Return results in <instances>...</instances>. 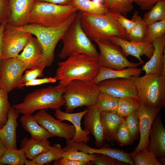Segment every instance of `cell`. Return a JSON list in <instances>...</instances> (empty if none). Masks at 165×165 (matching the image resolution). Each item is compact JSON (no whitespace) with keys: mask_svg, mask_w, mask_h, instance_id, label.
Wrapping results in <instances>:
<instances>
[{"mask_svg":"<svg viewBox=\"0 0 165 165\" xmlns=\"http://www.w3.org/2000/svg\"><path fill=\"white\" fill-rule=\"evenodd\" d=\"M77 13H74L62 24L55 27H46L36 24H27L19 27L6 25V27L13 31L26 32L35 36L42 47L43 53L33 67H37L44 69L52 65L56 46L61 40L64 32L75 19Z\"/></svg>","mask_w":165,"mask_h":165,"instance_id":"1","label":"cell"},{"mask_svg":"<svg viewBox=\"0 0 165 165\" xmlns=\"http://www.w3.org/2000/svg\"><path fill=\"white\" fill-rule=\"evenodd\" d=\"M98 57L84 54H75L58 63L55 77L63 86L75 80L93 82L99 66Z\"/></svg>","mask_w":165,"mask_h":165,"instance_id":"2","label":"cell"},{"mask_svg":"<svg viewBox=\"0 0 165 165\" xmlns=\"http://www.w3.org/2000/svg\"><path fill=\"white\" fill-rule=\"evenodd\" d=\"M64 92L63 86L60 84L50 86L28 94L22 102L13 106L23 115H32L35 111L42 109L55 110L65 105Z\"/></svg>","mask_w":165,"mask_h":165,"instance_id":"3","label":"cell"},{"mask_svg":"<svg viewBox=\"0 0 165 165\" xmlns=\"http://www.w3.org/2000/svg\"><path fill=\"white\" fill-rule=\"evenodd\" d=\"M79 12L81 26L91 41L109 39L112 36L127 40L126 30L112 17L109 12L105 15Z\"/></svg>","mask_w":165,"mask_h":165,"instance_id":"4","label":"cell"},{"mask_svg":"<svg viewBox=\"0 0 165 165\" xmlns=\"http://www.w3.org/2000/svg\"><path fill=\"white\" fill-rule=\"evenodd\" d=\"M64 45L58 55L65 59L72 55L84 54L98 58L96 46L82 30L80 22V12L64 32L62 37Z\"/></svg>","mask_w":165,"mask_h":165,"instance_id":"5","label":"cell"},{"mask_svg":"<svg viewBox=\"0 0 165 165\" xmlns=\"http://www.w3.org/2000/svg\"><path fill=\"white\" fill-rule=\"evenodd\" d=\"M78 11L71 4L61 5L35 1L27 18L26 24H36L50 28L57 27Z\"/></svg>","mask_w":165,"mask_h":165,"instance_id":"6","label":"cell"},{"mask_svg":"<svg viewBox=\"0 0 165 165\" xmlns=\"http://www.w3.org/2000/svg\"><path fill=\"white\" fill-rule=\"evenodd\" d=\"M132 79L142 104L161 109L165 106V75L151 74Z\"/></svg>","mask_w":165,"mask_h":165,"instance_id":"7","label":"cell"},{"mask_svg":"<svg viewBox=\"0 0 165 165\" xmlns=\"http://www.w3.org/2000/svg\"><path fill=\"white\" fill-rule=\"evenodd\" d=\"M63 87V97L67 113L79 107L95 104L100 92L98 85L93 82L78 80L72 81Z\"/></svg>","mask_w":165,"mask_h":165,"instance_id":"8","label":"cell"},{"mask_svg":"<svg viewBox=\"0 0 165 165\" xmlns=\"http://www.w3.org/2000/svg\"><path fill=\"white\" fill-rule=\"evenodd\" d=\"M94 41L100 51L97 61L99 67L120 70L128 67H138L142 64L140 62L135 63L129 61L120 47L109 39Z\"/></svg>","mask_w":165,"mask_h":165,"instance_id":"9","label":"cell"},{"mask_svg":"<svg viewBox=\"0 0 165 165\" xmlns=\"http://www.w3.org/2000/svg\"><path fill=\"white\" fill-rule=\"evenodd\" d=\"M28 66L17 57L2 60L0 66V88L8 93L17 88Z\"/></svg>","mask_w":165,"mask_h":165,"instance_id":"10","label":"cell"},{"mask_svg":"<svg viewBox=\"0 0 165 165\" xmlns=\"http://www.w3.org/2000/svg\"><path fill=\"white\" fill-rule=\"evenodd\" d=\"M33 116L52 137L57 136L69 140L75 135V130L73 125L62 122L48 113L46 110H39Z\"/></svg>","mask_w":165,"mask_h":165,"instance_id":"11","label":"cell"},{"mask_svg":"<svg viewBox=\"0 0 165 165\" xmlns=\"http://www.w3.org/2000/svg\"><path fill=\"white\" fill-rule=\"evenodd\" d=\"M32 35L24 31H13L6 27L2 37V60L17 57Z\"/></svg>","mask_w":165,"mask_h":165,"instance_id":"12","label":"cell"},{"mask_svg":"<svg viewBox=\"0 0 165 165\" xmlns=\"http://www.w3.org/2000/svg\"><path fill=\"white\" fill-rule=\"evenodd\" d=\"M100 92L118 98L137 97V91L132 78H120L104 80L98 85Z\"/></svg>","mask_w":165,"mask_h":165,"instance_id":"13","label":"cell"},{"mask_svg":"<svg viewBox=\"0 0 165 165\" xmlns=\"http://www.w3.org/2000/svg\"><path fill=\"white\" fill-rule=\"evenodd\" d=\"M161 109L145 105L141 103L137 110L140 137L139 143L134 151L147 149L149 134L153 122Z\"/></svg>","mask_w":165,"mask_h":165,"instance_id":"14","label":"cell"},{"mask_svg":"<svg viewBox=\"0 0 165 165\" xmlns=\"http://www.w3.org/2000/svg\"><path fill=\"white\" fill-rule=\"evenodd\" d=\"M147 150L160 162L165 160V129L159 113L155 118L150 131Z\"/></svg>","mask_w":165,"mask_h":165,"instance_id":"15","label":"cell"},{"mask_svg":"<svg viewBox=\"0 0 165 165\" xmlns=\"http://www.w3.org/2000/svg\"><path fill=\"white\" fill-rule=\"evenodd\" d=\"M119 46L126 57L131 55L135 57L142 64L144 62L141 56L145 55L149 59L152 56L154 48L152 43L146 42H136L129 41L116 36H112L109 39Z\"/></svg>","mask_w":165,"mask_h":165,"instance_id":"16","label":"cell"},{"mask_svg":"<svg viewBox=\"0 0 165 165\" xmlns=\"http://www.w3.org/2000/svg\"><path fill=\"white\" fill-rule=\"evenodd\" d=\"M87 111L84 115V130L94 137L96 146L101 147L105 140L101 119V112L95 104L87 107Z\"/></svg>","mask_w":165,"mask_h":165,"instance_id":"17","label":"cell"},{"mask_svg":"<svg viewBox=\"0 0 165 165\" xmlns=\"http://www.w3.org/2000/svg\"><path fill=\"white\" fill-rule=\"evenodd\" d=\"M154 50L149 60L142 66L145 75L161 74L165 75V35L160 37L152 43Z\"/></svg>","mask_w":165,"mask_h":165,"instance_id":"18","label":"cell"},{"mask_svg":"<svg viewBox=\"0 0 165 165\" xmlns=\"http://www.w3.org/2000/svg\"><path fill=\"white\" fill-rule=\"evenodd\" d=\"M35 0H10V13L7 25L19 27L26 24V21Z\"/></svg>","mask_w":165,"mask_h":165,"instance_id":"19","label":"cell"},{"mask_svg":"<svg viewBox=\"0 0 165 165\" xmlns=\"http://www.w3.org/2000/svg\"><path fill=\"white\" fill-rule=\"evenodd\" d=\"M19 113L12 106L8 114L6 123L0 128V139L6 149H17L16 130Z\"/></svg>","mask_w":165,"mask_h":165,"instance_id":"20","label":"cell"},{"mask_svg":"<svg viewBox=\"0 0 165 165\" xmlns=\"http://www.w3.org/2000/svg\"><path fill=\"white\" fill-rule=\"evenodd\" d=\"M87 111H84L75 113H67L62 111L60 108L55 109V116L60 121L64 120L71 123L75 127V133L74 137L71 139L75 142H84L86 143L90 141L89 133L82 130L81 126V120Z\"/></svg>","mask_w":165,"mask_h":165,"instance_id":"21","label":"cell"},{"mask_svg":"<svg viewBox=\"0 0 165 165\" xmlns=\"http://www.w3.org/2000/svg\"><path fill=\"white\" fill-rule=\"evenodd\" d=\"M73 145L78 150L88 154H105L128 165H134L131 153H127L122 150L111 148L108 144L103 145L99 149L91 148L84 142H73Z\"/></svg>","mask_w":165,"mask_h":165,"instance_id":"22","label":"cell"},{"mask_svg":"<svg viewBox=\"0 0 165 165\" xmlns=\"http://www.w3.org/2000/svg\"><path fill=\"white\" fill-rule=\"evenodd\" d=\"M23 52L17 58L26 64L28 69L33 67L42 56L43 51L37 38L32 36L28 41Z\"/></svg>","mask_w":165,"mask_h":165,"instance_id":"23","label":"cell"},{"mask_svg":"<svg viewBox=\"0 0 165 165\" xmlns=\"http://www.w3.org/2000/svg\"><path fill=\"white\" fill-rule=\"evenodd\" d=\"M142 71L141 68L137 67H130L117 70L99 67L98 74L93 82L98 85L100 82L105 79L120 78H132L134 76H140Z\"/></svg>","mask_w":165,"mask_h":165,"instance_id":"24","label":"cell"},{"mask_svg":"<svg viewBox=\"0 0 165 165\" xmlns=\"http://www.w3.org/2000/svg\"><path fill=\"white\" fill-rule=\"evenodd\" d=\"M20 121L24 130L30 134L31 139L35 141L52 137V136L39 124L32 115H23Z\"/></svg>","mask_w":165,"mask_h":165,"instance_id":"25","label":"cell"},{"mask_svg":"<svg viewBox=\"0 0 165 165\" xmlns=\"http://www.w3.org/2000/svg\"><path fill=\"white\" fill-rule=\"evenodd\" d=\"M101 119L105 140L108 142L115 141L114 134L124 118L116 112H101Z\"/></svg>","mask_w":165,"mask_h":165,"instance_id":"26","label":"cell"},{"mask_svg":"<svg viewBox=\"0 0 165 165\" xmlns=\"http://www.w3.org/2000/svg\"><path fill=\"white\" fill-rule=\"evenodd\" d=\"M48 138L35 141L25 137L21 141L20 148L23 149L27 158L32 160L48 150L51 146Z\"/></svg>","mask_w":165,"mask_h":165,"instance_id":"27","label":"cell"},{"mask_svg":"<svg viewBox=\"0 0 165 165\" xmlns=\"http://www.w3.org/2000/svg\"><path fill=\"white\" fill-rule=\"evenodd\" d=\"M79 11L99 15H105L109 12L103 3L90 0H72L71 4Z\"/></svg>","mask_w":165,"mask_h":165,"instance_id":"28","label":"cell"},{"mask_svg":"<svg viewBox=\"0 0 165 165\" xmlns=\"http://www.w3.org/2000/svg\"><path fill=\"white\" fill-rule=\"evenodd\" d=\"M131 20L135 23L133 28L128 33H127V40L136 42H145L147 25L143 18L135 11L133 15Z\"/></svg>","mask_w":165,"mask_h":165,"instance_id":"29","label":"cell"},{"mask_svg":"<svg viewBox=\"0 0 165 165\" xmlns=\"http://www.w3.org/2000/svg\"><path fill=\"white\" fill-rule=\"evenodd\" d=\"M141 104V103L138 97L119 98L116 112L120 116L124 118L137 110Z\"/></svg>","mask_w":165,"mask_h":165,"instance_id":"30","label":"cell"},{"mask_svg":"<svg viewBox=\"0 0 165 165\" xmlns=\"http://www.w3.org/2000/svg\"><path fill=\"white\" fill-rule=\"evenodd\" d=\"M27 158L22 149H6L0 159V165H23Z\"/></svg>","mask_w":165,"mask_h":165,"instance_id":"31","label":"cell"},{"mask_svg":"<svg viewBox=\"0 0 165 165\" xmlns=\"http://www.w3.org/2000/svg\"><path fill=\"white\" fill-rule=\"evenodd\" d=\"M66 145L63 148L62 157L72 160L85 162L94 160L95 154H88L78 150L66 140Z\"/></svg>","mask_w":165,"mask_h":165,"instance_id":"32","label":"cell"},{"mask_svg":"<svg viewBox=\"0 0 165 165\" xmlns=\"http://www.w3.org/2000/svg\"><path fill=\"white\" fill-rule=\"evenodd\" d=\"M133 0H104L103 4L110 12L126 16L134 8Z\"/></svg>","mask_w":165,"mask_h":165,"instance_id":"33","label":"cell"},{"mask_svg":"<svg viewBox=\"0 0 165 165\" xmlns=\"http://www.w3.org/2000/svg\"><path fill=\"white\" fill-rule=\"evenodd\" d=\"M119 99L100 92L95 104L101 112H116Z\"/></svg>","mask_w":165,"mask_h":165,"instance_id":"34","label":"cell"},{"mask_svg":"<svg viewBox=\"0 0 165 165\" xmlns=\"http://www.w3.org/2000/svg\"><path fill=\"white\" fill-rule=\"evenodd\" d=\"M63 148L58 144H55L50 148L32 160L38 165L49 164L62 157Z\"/></svg>","mask_w":165,"mask_h":165,"instance_id":"35","label":"cell"},{"mask_svg":"<svg viewBox=\"0 0 165 165\" xmlns=\"http://www.w3.org/2000/svg\"><path fill=\"white\" fill-rule=\"evenodd\" d=\"M134 165H162L152 152L147 149L131 153Z\"/></svg>","mask_w":165,"mask_h":165,"instance_id":"36","label":"cell"},{"mask_svg":"<svg viewBox=\"0 0 165 165\" xmlns=\"http://www.w3.org/2000/svg\"><path fill=\"white\" fill-rule=\"evenodd\" d=\"M144 15L146 24H151L165 19V1L157 2Z\"/></svg>","mask_w":165,"mask_h":165,"instance_id":"37","label":"cell"},{"mask_svg":"<svg viewBox=\"0 0 165 165\" xmlns=\"http://www.w3.org/2000/svg\"><path fill=\"white\" fill-rule=\"evenodd\" d=\"M165 35V19L147 25L145 42L152 43L157 38Z\"/></svg>","mask_w":165,"mask_h":165,"instance_id":"38","label":"cell"},{"mask_svg":"<svg viewBox=\"0 0 165 165\" xmlns=\"http://www.w3.org/2000/svg\"><path fill=\"white\" fill-rule=\"evenodd\" d=\"M114 138L115 141L121 146L130 145L134 142L126 126L124 118L116 130Z\"/></svg>","mask_w":165,"mask_h":165,"instance_id":"39","label":"cell"},{"mask_svg":"<svg viewBox=\"0 0 165 165\" xmlns=\"http://www.w3.org/2000/svg\"><path fill=\"white\" fill-rule=\"evenodd\" d=\"M8 93L0 88V128L6 123L8 114L11 107L9 101Z\"/></svg>","mask_w":165,"mask_h":165,"instance_id":"40","label":"cell"},{"mask_svg":"<svg viewBox=\"0 0 165 165\" xmlns=\"http://www.w3.org/2000/svg\"><path fill=\"white\" fill-rule=\"evenodd\" d=\"M126 126L129 134L134 141L139 131V123L137 110L124 117Z\"/></svg>","mask_w":165,"mask_h":165,"instance_id":"41","label":"cell"},{"mask_svg":"<svg viewBox=\"0 0 165 165\" xmlns=\"http://www.w3.org/2000/svg\"><path fill=\"white\" fill-rule=\"evenodd\" d=\"M43 70V69L37 67L26 70L20 81L17 88L22 89L24 88L23 85L27 82L38 77H43L44 76Z\"/></svg>","mask_w":165,"mask_h":165,"instance_id":"42","label":"cell"},{"mask_svg":"<svg viewBox=\"0 0 165 165\" xmlns=\"http://www.w3.org/2000/svg\"><path fill=\"white\" fill-rule=\"evenodd\" d=\"M95 154L94 160L90 162V165H128L105 154L101 153H95Z\"/></svg>","mask_w":165,"mask_h":165,"instance_id":"43","label":"cell"},{"mask_svg":"<svg viewBox=\"0 0 165 165\" xmlns=\"http://www.w3.org/2000/svg\"><path fill=\"white\" fill-rule=\"evenodd\" d=\"M109 13L125 29L127 33H129L135 25V23L133 21L127 19L125 16L120 13H113L110 11Z\"/></svg>","mask_w":165,"mask_h":165,"instance_id":"44","label":"cell"},{"mask_svg":"<svg viewBox=\"0 0 165 165\" xmlns=\"http://www.w3.org/2000/svg\"><path fill=\"white\" fill-rule=\"evenodd\" d=\"M10 13V0H0V26L7 20Z\"/></svg>","mask_w":165,"mask_h":165,"instance_id":"45","label":"cell"},{"mask_svg":"<svg viewBox=\"0 0 165 165\" xmlns=\"http://www.w3.org/2000/svg\"><path fill=\"white\" fill-rule=\"evenodd\" d=\"M54 165H90V162L72 160L61 157L54 161Z\"/></svg>","mask_w":165,"mask_h":165,"instance_id":"46","label":"cell"},{"mask_svg":"<svg viewBox=\"0 0 165 165\" xmlns=\"http://www.w3.org/2000/svg\"><path fill=\"white\" fill-rule=\"evenodd\" d=\"M56 78L54 77H45L43 78L36 79L30 81L24 84L23 86H34L40 85L47 83H54L57 81Z\"/></svg>","mask_w":165,"mask_h":165,"instance_id":"47","label":"cell"},{"mask_svg":"<svg viewBox=\"0 0 165 165\" xmlns=\"http://www.w3.org/2000/svg\"><path fill=\"white\" fill-rule=\"evenodd\" d=\"M134 2L143 10H149L157 2L165 0H133Z\"/></svg>","mask_w":165,"mask_h":165,"instance_id":"48","label":"cell"},{"mask_svg":"<svg viewBox=\"0 0 165 165\" xmlns=\"http://www.w3.org/2000/svg\"><path fill=\"white\" fill-rule=\"evenodd\" d=\"M72 1V0H35V1L45 2L61 5H71Z\"/></svg>","mask_w":165,"mask_h":165,"instance_id":"49","label":"cell"},{"mask_svg":"<svg viewBox=\"0 0 165 165\" xmlns=\"http://www.w3.org/2000/svg\"><path fill=\"white\" fill-rule=\"evenodd\" d=\"M7 22V20H5L0 26V66L2 60V37Z\"/></svg>","mask_w":165,"mask_h":165,"instance_id":"50","label":"cell"},{"mask_svg":"<svg viewBox=\"0 0 165 165\" xmlns=\"http://www.w3.org/2000/svg\"><path fill=\"white\" fill-rule=\"evenodd\" d=\"M6 149L5 145L0 139V159L4 154Z\"/></svg>","mask_w":165,"mask_h":165,"instance_id":"51","label":"cell"},{"mask_svg":"<svg viewBox=\"0 0 165 165\" xmlns=\"http://www.w3.org/2000/svg\"><path fill=\"white\" fill-rule=\"evenodd\" d=\"M24 164L25 165H38L32 160H28L26 159L24 162Z\"/></svg>","mask_w":165,"mask_h":165,"instance_id":"52","label":"cell"},{"mask_svg":"<svg viewBox=\"0 0 165 165\" xmlns=\"http://www.w3.org/2000/svg\"><path fill=\"white\" fill-rule=\"evenodd\" d=\"M94 0L98 1L102 3H103V1H104V0Z\"/></svg>","mask_w":165,"mask_h":165,"instance_id":"53","label":"cell"}]
</instances>
